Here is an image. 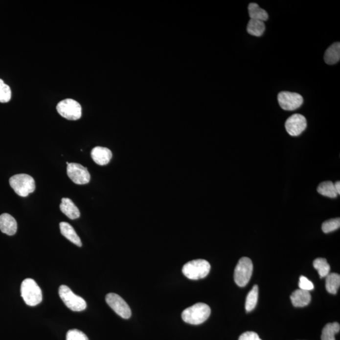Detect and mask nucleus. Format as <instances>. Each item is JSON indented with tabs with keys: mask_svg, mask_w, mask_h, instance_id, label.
Returning a JSON list of instances; mask_svg holds the SVG:
<instances>
[{
	"mask_svg": "<svg viewBox=\"0 0 340 340\" xmlns=\"http://www.w3.org/2000/svg\"><path fill=\"white\" fill-rule=\"evenodd\" d=\"M210 313L211 310L207 304L199 302L185 309L181 314V317L186 323L199 325L209 318Z\"/></svg>",
	"mask_w": 340,
	"mask_h": 340,
	"instance_id": "obj_1",
	"label": "nucleus"
},
{
	"mask_svg": "<svg viewBox=\"0 0 340 340\" xmlns=\"http://www.w3.org/2000/svg\"><path fill=\"white\" fill-rule=\"evenodd\" d=\"M21 291L22 297L28 306H37L43 300L41 289L32 278L23 280L22 283Z\"/></svg>",
	"mask_w": 340,
	"mask_h": 340,
	"instance_id": "obj_2",
	"label": "nucleus"
},
{
	"mask_svg": "<svg viewBox=\"0 0 340 340\" xmlns=\"http://www.w3.org/2000/svg\"><path fill=\"white\" fill-rule=\"evenodd\" d=\"M9 183L15 192L21 197H27L36 190L34 179L27 174L15 175L10 178Z\"/></svg>",
	"mask_w": 340,
	"mask_h": 340,
	"instance_id": "obj_3",
	"label": "nucleus"
},
{
	"mask_svg": "<svg viewBox=\"0 0 340 340\" xmlns=\"http://www.w3.org/2000/svg\"><path fill=\"white\" fill-rule=\"evenodd\" d=\"M210 271V265L205 260H195L186 263L182 272L190 280H199L207 277Z\"/></svg>",
	"mask_w": 340,
	"mask_h": 340,
	"instance_id": "obj_4",
	"label": "nucleus"
},
{
	"mask_svg": "<svg viewBox=\"0 0 340 340\" xmlns=\"http://www.w3.org/2000/svg\"><path fill=\"white\" fill-rule=\"evenodd\" d=\"M59 295L64 303L71 311L80 312L87 308V303L82 297H80L67 286H61L59 288Z\"/></svg>",
	"mask_w": 340,
	"mask_h": 340,
	"instance_id": "obj_5",
	"label": "nucleus"
},
{
	"mask_svg": "<svg viewBox=\"0 0 340 340\" xmlns=\"http://www.w3.org/2000/svg\"><path fill=\"white\" fill-rule=\"evenodd\" d=\"M253 270L252 261L249 258H241L234 270V282L239 287L247 286L251 277Z\"/></svg>",
	"mask_w": 340,
	"mask_h": 340,
	"instance_id": "obj_6",
	"label": "nucleus"
},
{
	"mask_svg": "<svg viewBox=\"0 0 340 340\" xmlns=\"http://www.w3.org/2000/svg\"><path fill=\"white\" fill-rule=\"evenodd\" d=\"M59 115L69 120L80 119L82 115V108L77 101L71 98L61 101L56 107Z\"/></svg>",
	"mask_w": 340,
	"mask_h": 340,
	"instance_id": "obj_7",
	"label": "nucleus"
},
{
	"mask_svg": "<svg viewBox=\"0 0 340 340\" xmlns=\"http://www.w3.org/2000/svg\"><path fill=\"white\" fill-rule=\"evenodd\" d=\"M107 304L114 312L124 319H129L131 317L130 307L120 295L114 293H109L105 297Z\"/></svg>",
	"mask_w": 340,
	"mask_h": 340,
	"instance_id": "obj_8",
	"label": "nucleus"
},
{
	"mask_svg": "<svg viewBox=\"0 0 340 340\" xmlns=\"http://www.w3.org/2000/svg\"><path fill=\"white\" fill-rule=\"evenodd\" d=\"M68 177L77 185H85L91 181V174L88 169L78 163H68L67 166Z\"/></svg>",
	"mask_w": 340,
	"mask_h": 340,
	"instance_id": "obj_9",
	"label": "nucleus"
},
{
	"mask_svg": "<svg viewBox=\"0 0 340 340\" xmlns=\"http://www.w3.org/2000/svg\"><path fill=\"white\" fill-rule=\"evenodd\" d=\"M277 98L280 107L285 111H295L299 109L304 102L303 97L300 94L293 92H280Z\"/></svg>",
	"mask_w": 340,
	"mask_h": 340,
	"instance_id": "obj_10",
	"label": "nucleus"
},
{
	"mask_svg": "<svg viewBox=\"0 0 340 340\" xmlns=\"http://www.w3.org/2000/svg\"><path fill=\"white\" fill-rule=\"evenodd\" d=\"M286 131L289 135L298 136L301 135L307 127V120L304 115L295 113L287 118L285 124Z\"/></svg>",
	"mask_w": 340,
	"mask_h": 340,
	"instance_id": "obj_11",
	"label": "nucleus"
},
{
	"mask_svg": "<svg viewBox=\"0 0 340 340\" xmlns=\"http://www.w3.org/2000/svg\"><path fill=\"white\" fill-rule=\"evenodd\" d=\"M91 157L95 163L100 166L109 164L113 158V153L107 148L97 146L91 150Z\"/></svg>",
	"mask_w": 340,
	"mask_h": 340,
	"instance_id": "obj_12",
	"label": "nucleus"
},
{
	"mask_svg": "<svg viewBox=\"0 0 340 340\" xmlns=\"http://www.w3.org/2000/svg\"><path fill=\"white\" fill-rule=\"evenodd\" d=\"M0 230L8 236H13L17 231V223L14 217L9 214H3L0 216Z\"/></svg>",
	"mask_w": 340,
	"mask_h": 340,
	"instance_id": "obj_13",
	"label": "nucleus"
},
{
	"mask_svg": "<svg viewBox=\"0 0 340 340\" xmlns=\"http://www.w3.org/2000/svg\"><path fill=\"white\" fill-rule=\"evenodd\" d=\"M59 207L61 212L71 220L78 219L80 217V210L71 199L63 198Z\"/></svg>",
	"mask_w": 340,
	"mask_h": 340,
	"instance_id": "obj_14",
	"label": "nucleus"
},
{
	"mask_svg": "<svg viewBox=\"0 0 340 340\" xmlns=\"http://www.w3.org/2000/svg\"><path fill=\"white\" fill-rule=\"evenodd\" d=\"M291 299L294 306L303 308L310 303L311 295L309 291L298 289L292 294Z\"/></svg>",
	"mask_w": 340,
	"mask_h": 340,
	"instance_id": "obj_15",
	"label": "nucleus"
},
{
	"mask_svg": "<svg viewBox=\"0 0 340 340\" xmlns=\"http://www.w3.org/2000/svg\"><path fill=\"white\" fill-rule=\"evenodd\" d=\"M61 234L68 240L71 241L73 244L81 247L82 246V241L80 237L76 233L74 228L69 223L61 222L59 224Z\"/></svg>",
	"mask_w": 340,
	"mask_h": 340,
	"instance_id": "obj_16",
	"label": "nucleus"
},
{
	"mask_svg": "<svg viewBox=\"0 0 340 340\" xmlns=\"http://www.w3.org/2000/svg\"><path fill=\"white\" fill-rule=\"evenodd\" d=\"M327 65H333L339 62L340 59V44L335 43L326 50L324 56Z\"/></svg>",
	"mask_w": 340,
	"mask_h": 340,
	"instance_id": "obj_17",
	"label": "nucleus"
},
{
	"mask_svg": "<svg viewBox=\"0 0 340 340\" xmlns=\"http://www.w3.org/2000/svg\"><path fill=\"white\" fill-rule=\"evenodd\" d=\"M249 13L250 19L262 22L267 21L269 19V15L265 10L261 8L255 3H251L249 5Z\"/></svg>",
	"mask_w": 340,
	"mask_h": 340,
	"instance_id": "obj_18",
	"label": "nucleus"
},
{
	"mask_svg": "<svg viewBox=\"0 0 340 340\" xmlns=\"http://www.w3.org/2000/svg\"><path fill=\"white\" fill-rule=\"evenodd\" d=\"M265 24L264 22L256 21V20L250 19L247 25V32L251 36L256 37L262 36L264 33Z\"/></svg>",
	"mask_w": 340,
	"mask_h": 340,
	"instance_id": "obj_19",
	"label": "nucleus"
},
{
	"mask_svg": "<svg viewBox=\"0 0 340 340\" xmlns=\"http://www.w3.org/2000/svg\"><path fill=\"white\" fill-rule=\"evenodd\" d=\"M340 286V276L336 273H329L326 277V291L331 295H336Z\"/></svg>",
	"mask_w": 340,
	"mask_h": 340,
	"instance_id": "obj_20",
	"label": "nucleus"
},
{
	"mask_svg": "<svg viewBox=\"0 0 340 340\" xmlns=\"http://www.w3.org/2000/svg\"><path fill=\"white\" fill-rule=\"evenodd\" d=\"M317 192L329 198L335 199L338 196V193L335 188L334 183L331 181L322 182L317 188Z\"/></svg>",
	"mask_w": 340,
	"mask_h": 340,
	"instance_id": "obj_21",
	"label": "nucleus"
},
{
	"mask_svg": "<svg viewBox=\"0 0 340 340\" xmlns=\"http://www.w3.org/2000/svg\"><path fill=\"white\" fill-rule=\"evenodd\" d=\"M340 325L338 322L327 324L322 330L321 340H336L335 335L339 333Z\"/></svg>",
	"mask_w": 340,
	"mask_h": 340,
	"instance_id": "obj_22",
	"label": "nucleus"
},
{
	"mask_svg": "<svg viewBox=\"0 0 340 340\" xmlns=\"http://www.w3.org/2000/svg\"><path fill=\"white\" fill-rule=\"evenodd\" d=\"M258 298V287L254 285L253 289L249 292L246 299L245 309L247 312L253 311L257 304Z\"/></svg>",
	"mask_w": 340,
	"mask_h": 340,
	"instance_id": "obj_23",
	"label": "nucleus"
},
{
	"mask_svg": "<svg viewBox=\"0 0 340 340\" xmlns=\"http://www.w3.org/2000/svg\"><path fill=\"white\" fill-rule=\"evenodd\" d=\"M313 266L317 270L320 277H326L330 273V265L325 258H318L313 262Z\"/></svg>",
	"mask_w": 340,
	"mask_h": 340,
	"instance_id": "obj_24",
	"label": "nucleus"
},
{
	"mask_svg": "<svg viewBox=\"0 0 340 340\" xmlns=\"http://www.w3.org/2000/svg\"><path fill=\"white\" fill-rule=\"evenodd\" d=\"M340 227V219L336 218L330 219L322 223V230L324 233H330L339 229Z\"/></svg>",
	"mask_w": 340,
	"mask_h": 340,
	"instance_id": "obj_25",
	"label": "nucleus"
},
{
	"mask_svg": "<svg viewBox=\"0 0 340 340\" xmlns=\"http://www.w3.org/2000/svg\"><path fill=\"white\" fill-rule=\"evenodd\" d=\"M12 97V91L8 85L0 79V102L7 103Z\"/></svg>",
	"mask_w": 340,
	"mask_h": 340,
	"instance_id": "obj_26",
	"label": "nucleus"
},
{
	"mask_svg": "<svg viewBox=\"0 0 340 340\" xmlns=\"http://www.w3.org/2000/svg\"><path fill=\"white\" fill-rule=\"evenodd\" d=\"M67 340H89L87 336L82 331L71 330L68 331Z\"/></svg>",
	"mask_w": 340,
	"mask_h": 340,
	"instance_id": "obj_27",
	"label": "nucleus"
},
{
	"mask_svg": "<svg viewBox=\"0 0 340 340\" xmlns=\"http://www.w3.org/2000/svg\"><path fill=\"white\" fill-rule=\"evenodd\" d=\"M299 287L301 290L309 291H313L315 287L313 282L304 276H300L299 278Z\"/></svg>",
	"mask_w": 340,
	"mask_h": 340,
	"instance_id": "obj_28",
	"label": "nucleus"
},
{
	"mask_svg": "<svg viewBox=\"0 0 340 340\" xmlns=\"http://www.w3.org/2000/svg\"><path fill=\"white\" fill-rule=\"evenodd\" d=\"M238 340H262L259 337L257 333L253 331H247L243 333L239 338Z\"/></svg>",
	"mask_w": 340,
	"mask_h": 340,
	"instance_id": "obj_29",
	"label": "nucleus"
},
{
	"mask_svg": "<svg viewBox=\"0 0 340 340\" xmlns=\"http://www.w3.org/2000/svg\"><path fill=\"white\" fill-rule=\"evenodd\" d=\"M335 185V188L336 190H337V192L338 193V194L340 195V181H338L336 182L335 183H334Z\"/></svg>",
	"mask_w": 340,
	"mask_h": 340,
	"instance_id": "obj_30",
	"label": "nucleus"
}]
</instances>
